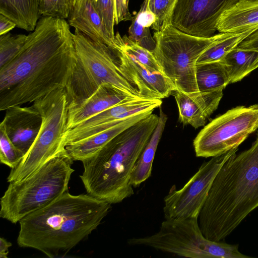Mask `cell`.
I'll use <instances>...</instances> for the list:
<instances>
[{
	"mask_svg": "<svg viewBox=\"0 0 258 258\" xmlns=\"http://www.w3.org/2000/svg\"><path fill=\"white\" fill-rule=\"evenodd\" d=\"M70 26L65 19H39L19 53L0 68L1 111L66 88L76 60Z\"/></svg>",
	"mask_w": 258,
	"mask_h": 258,
	"instance_id": "obj_1",
	"label": "cell"
},
{
	"mask_svg": "<svg viewBox=\"0 0 258 258\" xmlns=\"http://www.w3.org/2000/svg\"><path fill=\"white\" fill-rule=\"evenodd\" d=\"M111 205L88 194L66 192L19 222L17 243L51 258L64 255L98 227Z\"/></svg>",
	"mask_w": 258,
	"mask_h": 258,
	"instance_id": "obj_2",
	"label": "cell"
},
{
	"mask_svg": "<svg viewBox=\"0 0 258 258\" xmlns=\"http://www.w3.org/2000/svg\"><path fill=\"white\" fill-rule=\"evenodd\" d=\"M258 207V132L251 146L231 155L214 179L198 222L207 239L221 241Z\"/></svg>",
	"mask_w": 258,
	"mask_h": 258,
	"instance_id": "obj_3",
	"label": "cell"
},
{
	"mask_svg": "<svg viewBox=\"0 0 258 258\" xmlns=\"http://www.w3.org/2000/svg\"><path fill=\"white\" fill-rule=\"evenodd\" d=\"M158 121L157 115H149L82 161L84 170L80 177L87 194L110 204L134 194L132 172Z\"/></svg>",
	"mask_w": 258,
	"mask_h": 258,
	"instance_id": "obj_4",
	"label": "cell"
},
{
	"mask_svg": "<svg viewBox=\"0 0 258 258\" xmlns=\"http://www.w3.org/2000/svg\"><path fill=\"white\" fill-rule=\"evenodd\" d=\"M73 162L65 149L28 177L10 182L0 200L1 217L19 223L68 192Z\"/></svg>",
	"mask_w": 258,
	"mask_h": 258,
	"instance_id": "obj_5",
	"label": "cell"
},
{
	"mask_svg": "<svg viewBox=\"0 0 258 258\" xmlns=\"http://www.w3.org/2000/svg\"><path fill=\"white\" fill-rule=\"evenodd\" d=\"M72 36L76 60L65 88L69 107L81 103L105 83L110 84L136 98H143L120 73L114 49L77 29Z\"/></svg>",
	"mask_w": 258,
	"mask_h": 258,
	"instance_id": "obj_6",
	"label": "cell"
},
{
	"mask_svg": "<svg viewBox=\"0 0 258 258\" xmlns=\"http://www.w3.org/2000/svg\"><path fill=\"white\" fill-rule=\"evenodd\" d=\"M228 33L210 37L194 36L171 24L155 31L156 47L153 52L162 72L177 90L186 93L198 92L196 78L197 60L208 47Z\"/></svg>",
	"mask_w": 258,
	"mask_h": 258,
	"instance_id": "obj_7",
	"label": "cell"
},
{
	"mask_svg": "<svg viewBox=\"0 0 258 258\" xmlns=\"http://www.w3.org/2000/svg\"><path fill=\"white\" fill-rule=\"evenodd\" d=\"M33 105L41 116L40 129L29 151L11 169L7 178L9 183L26 178L66 149L69 102L65 88L51 92L35 101Z\"/></svg>",
	"mask_w": 258,
	"mask_h": 258,
	"instance_id": "obj_8",
	"label": "cell"
},
{
	"mask_svg": "<svg viewBox=\"0 0 258 258\" xmlns=\"http://www.w3.org/2000/svg\"><path fill=\"white\" fill-rule=\"evenodd\" d=\"M131 245L150 247L163 252L190 258H249L238 244L214 241L202 233L198 218L165 219L156 233L127 240Z\"/></svg>",
	"mask_w": 258,
	"mask_h": 258,
	"instance_id": "obj_9",
	"label": "cell"
},
{
	"mask_svg": "<svg viewBox=\"0 0 258 258\" xmlns=\"http://www.w3.org/2000/svg\"><path fill=\"white\" fill-rule=\"evenodd\" d=\"M258 128V104L233 108L213 119L198 134L197 157H213L238 148Z\"/></svg>",
	"mask_w": 258,
	"mask_h": 258,
	"instance_id": "obj_10",
	"label": "cell"
},
{
	"mask_svg": "<svg viewBox=\"0 0 258 258\" xmlns=\"http://www.w3.org/2000/svg\"><path fill=\"white\" fill-rule=\"evenodd\" d=\"M234 148L204 162L180 189L175 185L164 199L165 219L198 218L217 174L226 161L238 151Z\"/></svg>",
	"mask_w": 258,
	"mask_h": 258,
	"instance_id": "obj_11",
	"label": "cell"
},
{
	"mask_svg": "<svg viewBox=\"0 0 258 258\" xmlns=\"http://www.w3.org/2000/svg\"><path fill=\"white\" fill-rule=\"evenodd\" d=\"M240 0H178L171 24L190 35L210 37L222 15Z\"/></svg>",
	"mask_w": 258,
	"mask_h": 258,
	"instance_id": "obj_12",
	"label": "cell"
},
{
	"mask_svg": "<svg viewBox=\"0 0 258 258\" xmlns=\"http://www.w3.org/2000/svg\"><path fill=\"white\" fill-rule=\"evenodd\" d=\"M162 103L160 99L140 98L110 107L66 132V146L106 130L136 114L154 110Z\"/></svg>",
	"mask_w": 258,
	"mask_h": 258,
	"instance_id": "obj_13",
	"label": "cell"
},
{
	"mask_svg": "<svg viewBox=\"0 0 258 258\" xmlns=\"http://www.w3.org/2000/svg\"><path fill=\"white\" fill-rule=\"evenodd\" d=\"M114 50L120 73L142 97L162 99L176 90L171 81L163 74L152 72L124 52Z\"/></svg>",
	"mask_w": 258,
	"mask_h": 258,
	"instance_id": "obj_14",
	"label": "cell"
},
{
	"mask_svg": "<svg viewBox=\"0 0 258 258\" xmlns=\"http://www.w3.org/2000/svg\"><path fill=\"white\" fill-rule=\"evenodd\" d=\"M2 121L8 136L24 156L40 129L42 119L39 112L33 105L29 107L15 106L6 110Z\"/></svg>",
	"mask_w": 258,
	"mask_h": 258,
	"instance_id": "obj_15",
	"label": "cell"
},
{
	"mask_svg": "<svg viewBox=\"0 0 258 258\" xmlns=\"http://www.w3.org/2000/svg\"><path fill=\"white\" fill-rule=\"evenodd\" d=\"M172 94L178 106L180 122L197 128L204 126L207 119L217 109L223 97V90L189 93L176 90Z\"/></svg>",
	"mask_w": 258,
	"mask_h": 258,
	"instance_id": "obj_16",
	"label": "cell"
},
{
	"mask_svg": "<svg viewBox=\"0 0 258 258\" xmlns=\"http://www.w3.org/2000/svg\"><path fill=\"white\" fill-rule=\"evenodd\" d=\"M134 98L110 84H103L89 98L68 108L66 132L110 107Z\"/></svg>",
	"mask_w": 258,
	"mask_h": 258,
	"instance_id": "obj_17",
	"label": "cell"
},
{
	"mask_svg": "<svg viewBox=\"0 0 258 258\" xmlns=\"http://www.w3.org/2000/svg\"><path fill=\"white\" fill-rule=\"evenodd\" d=\"M153 110L132 115L114 126L66 146L67 152L75 161H83L95 155L109 141L124 130L152 113Z\"/></svg>",
	"mask_w": 258,
	"mask_h": 258,
	"instance_id": "obj_18",
	"label": "cell"
},
{
	"mask_svg": "<svg viewBox=\"0 0 258 258\" xmlns=\"http://www.w3.org/2000/svg\"><path fill=\"white\" fill-rule=\"evenodd\" d=\"M69 25L91 39L103 43L112 49L114 41L94 4L93 0H76L69 18Z\"/></svg>",
	"mask_w": 258,
	"mask_h": 258,
	"instance_id": "obj_19",
	"label": "cell"
},
{
	"mask_svg": "<svg viewBox=\"0 0 258 258\" xmlns=\"http://www.w3.org/2000/svg\"><path fill=\"white\" fill-rule=\"evenodd\" d=\"M258 27V0H240L226 11L216 25L219 33L242 31Z\"/></svg>",
	"mask_w": 258,
	"mask_h": 258,
	"instance_id": "obj_20",
	"label": "cell"
},
{
	"mask_svg": "<svg viewBox=\"0 0 258 258\" xmlns=\"http://www.w3.org/2000/svg\"><path fill=\"white\" fill-rule=\"evenodd\" d=\"M167 120V115L160 107L157 125L133 169L131 174V183L133 187L140 185L151 176L155 153Z\"/></svg>",
	"mask_w": 258,
	"mask_h": 258,
	"instance_id": "obj_21",
	"label": "cell"
},
{
	"mask_svg": "<svg viewBox=\"0 0 258 258\" xmlns=\"http://www.w3.org/2000/svg\"><path fill=\"white\" fill-rule=\"evenodd\" d=\"M0 14L14 21L17 27L33 31L40 16L38 0H0Z\"/></svg>",
	"mask_w": 258,
	"mask_h": 258,
	"instance_id": "obj_22",
	"label": "cell"
},
{
	"mask_svg": "<svg viewBox=\"0 0 258 258\" xmlns=\"http://www.w3.org/2000/svg\"><path fill=\"white\" fill-rule=\"evenodd\" d=\"M221 62L228 73L230 83H236L258 68V51L236 47L228 53Z\"/></svg>",
	"mask_w": 258,
	"mask_h": 258,
	"instance_id": "obj_23",
	"label": "cell"
},
{
	"mask_svg": "<svg viewBox=\"0 0 258 258\" xmlns=\"http://www.w3.org/2000/svg\"><path fill=\"white\" fill-rule=\"evenodd\" d=\"M196 78L200 92L223 90L230 83L228 73L221 61L197 63Z\"/></svg>",
	"mask_w": 258,
	"mask_h": 258,
	"instance_id": "obj_24",
	"label": "cell"
},
{
	"mask_svg": "<svg viewBox=\"0 0 258 258\" xmlns=\"http://www.w3.org/2000/svg\"><path fill=\"white\" fill-rule=\"evenodd\" d=\"M257 29L258 27L242 31L228 33L203 52L197 63L221 61L228 53L237 47L241 42Z\"/></svg>",
	"mask_w": 258,
	"mask_h": 258,
	"instance_id": "obj_25",
	"label": "cell"
},
{
	"mask_svg": "<svg viewBox=\"0 0 258 258\" xmlns=\"http://www.w3.org/2000/svg\"><path fill=\"white\" fill-rule=\"evenodd\" d=\"M114 42L115 46L113 49L124 52L152 72L163 74L153 52L134 42L128 36H121L117 32L114 36Z\"/></svg>",
	"mask_w": 258,
	"mask_h": 258,
	"instance_id": "obj_26",
	"label": "cell"
},
{
	"mask_svg": "<svg viewBox=\"0 0 258 258\" xmlns=\"http://www.w3.org/2000/svg\"><path fill=\"white\" fill-rule=\"evenodd\" d=\"M27 36L10 33L0 35V68L9 63L19 53L25 43Z\"/></svg>",
	"mask_w": 258,
	"mask_h": 258,
	"instance_id": "obj_27",
	"label": "cell"
},
{
	"mask_svg": "<svg viewBox=\"0 0 258 258\" xmlns=\"http://www.w3.org/2000/svg\"><path fill=\"white\" fill-rule=\"evenodd\" d=\"M178 0H148V8L155 14L156 20L152 26L155 31L171 24L173 10Z\"/></svg>",
	"mask_w": 258,
	"mask_h": 258,
	"instance_id": "obj_28",
	"label": "cell"
},
{
	"mask_svg": "<svg viewBox=\"0 0 258 258\" xmlns=\"http://www.w3.org/2000/svg\"><path fill=\"white\" fill-rule=\"evenodd\" d=\"M24 157L15 146L6 132L2 121L0 124V161L11 169L15 168Z\"/></svg>",
	"mask_w": 258,
	"mask_h": 258,
	"instance_id": "obj_29",
	"label": "cell"
},
{
	"mask_svg": "<svg viewBox=\"0 0 258 258\" xmlns=\"http://www.w3.org/2000/svg\"><path fill=\"white\" fill-rule=\"evenodd\" d=\"M76 0H38L42 17L68 19Z\"/></svg>",
	"mask_w": 258,
	"mask_h": 258,
	"instance_id": "obj_30",
	"label": "cell"
},
{
	"mask_svg": "<svg viewBox=\"0 0 258 258\" xmlns=\"http://www.w3.org/2000/svg\"><path fill=\"white\" fill-rule=\"evenodd\" d=\"M128 28V38L140 46L153 52L156 41L152 37L149 27H144L137 21L136 16L133 17Z\"/></svg>",
	"mask_w": 258,
	"mask_h": 258,
	"instance_id": "obj_31",
	"label": "cell"
},
{
	"mask_svg": "<svg viewBox=\"0 0 258 258\" xmlns=\"http://www.w3.org/2000/svg\"><path fill=\"white\" fill-rule=\"evenodd\" d=\"M94 6L101 18L111 39L114 41V1L93 0Z\"/></svg>",
	"mask_w": 258,
	"mask_h": 258,
	"instance_id": "obj_32",
	"label": "cell"
},
{
	"mask_svg": "<svg viewBox=\"0 0 258 258\" xmlns=\"http://www.w3.org/2000/svg\"><path fill=\"white\" fill-rule=\"evenodd\" d=\"M138 22L144 27L152 26L156 20L155 14L148 7V0H144L139 12L135 15Z\"/></svg>",
	"mask_w": 258,
	"mask_h": 258,
	"instance_id": "obj_33",
	"label": "cell"
},
{
	"mask_svg": "<svg viewBox=\"0 0 258 258\" xmlns=\"http://www.w3.org/2000/svg\"><path fill=\"white\" fill-rule=\"evenodd\" d=\"M114 1L115 24L122 21L132 20L133 17L128 10V0Z\"/></svg>",
	"mask_w": 258,
	"mask_h": 258,
	"instance_id": "obj_34",
	"label": "cell"
},
{
	"mask_svg": "<svg viewBox=\"0 0 258 258\" xmlns=\"http://www.w3.org/2000/svg\"><path fill=\"white\" fill-rule=\"evenodd\" d=\"M237 47L243 49L258 51V29L241 42Z\"/></svg>",
	"mask_w": 258,
	"mask_h": 258,
	"instance_id": "obj_35",
	"label": "cell"
},
{
	"mask_svg": "<svg viewBox=\"0 0 258 258\" xmlns=\"http://www.w3.org/2000/svg\"><path fill=\"white\" fill-rule=\"evenodd\" d=\"M17 27L16 23L6 16L0 14V35L7 34Z\"/></svg>",
	"mask_w": 258,
	"mask_h": 258,
	"instance_id": "obj_36",
	"label": "cell"
},
{
	"mask_svg": "<svg viewBox=\"0 0 258 258\" xmlns=\"http://www.w3.org/2000/svg\"><path fill=\"white\" fill-rule=\"evenodd\" d=\"M12 244L3 237L0 238V257L8 258L9 248Z\"/></svg>",
	"mask_w": 258,
	"mask_h": 258,
	"instance_id": "obj_37",
	"label": "cell"
}]
</instances>
